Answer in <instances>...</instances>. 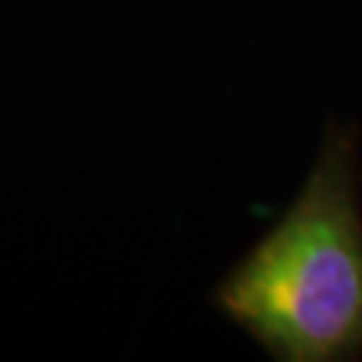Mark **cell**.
Instances as JSON below:
<instances>
[{"label":"cell","mask_w":362,"mask_h":362,"mask_svg":"<svg viewBox=\"0 0 362 362\" xmlns=\"http://www.w3.org/2000/svg\"><path fill=\"white\" fill-rule=\"evenodd\" d=\"M214 302L281 362L362 359V160L354 124H326L293 206Z\"/></svg>","instance_id":"obj_1"}]
</instances>
